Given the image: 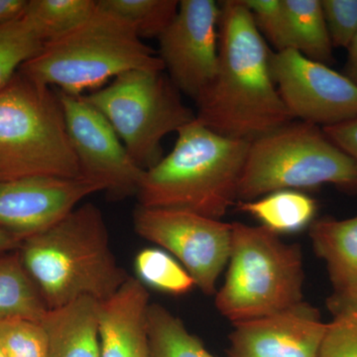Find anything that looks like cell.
Listing matches in <instances>:
<instances>
[{
	"mask_svg": "<svg viewBox=\"0 0 357 357\" xmlns=\"http://www.w3.org/2000/svg\"><path fill=\"white\" fill-rule=\"evenodd\" d=\"M98 7L131 25L141 40L159 38L178 8L176 0H98Z\"/></svg>",
	"mask_w": 357,
	"mask_h": 357,
	"instance_id": "obj_23",
	"label": "cell"
},
{
	"mask_svg": "<svg viewBox=\"0 0 357 357\" xmlns=\"http://www.w3.org/2000/svg\"><path fill=\"white\" fill-rule=\"evenodd\" d=\"M0 344L6 357H48V338L40 321L0 319Z\"/></svg>",
	"mask_w": 357,
	"mask_h": 357,
	"instance_id": "obj_26",
	"label": "cell"
},
{
	"mask_svg": "<svg viewBox=\"0 0 357 357\" xmlns=\"http://www.w3.org/2000/svg\"><path fill=\"white\" fill-rule=\"evenodd\" d=\"M149 305L146 286L131 276L112 297L100 302V357H151Z\"/></svg>",
	"mask_w": 357,
	"mask_h": 357,
	"instance_id": "obj_15",
	"label": "cell"
},
{
	"mask_svg": "<svg viewBox=\"0 0 357 357\" xmlns=\"http://www.w3.org/2000/svg\"><path fill=\"white\" fill-rule=\"evenodd\" d=\"M304 267L298 244L263 227L232 223L225 284L215 307L232 324L264 318L303 302Z\"/></svg>",
	"mask_w": 357,
	"mask_h": 357,
	"instance_id": "obj_6",
	"label": "cell"
},
{
	"mask_svg": "<svg viewBox=\"0 0 357 357\" xmlns=\"http://www.w3.org/2000/svg\"><path fill=\"white\" fill-rule=\"evenodd\" d=\"M325 184L357 192V164L319 126L293 121L251 141L237 201H255L274 192Z\"/></svg>",
	"mask_w": 357,
	"mask_h": 357,
	"instance_id": "obj_7",
	"label": "cell"
},
{
	"mask_svg": "<svg viewBox=\"0 0 357 357\" xmlns=\"http://www.w3.org/2000/svg\"><path fill=\"white\" fill-rule=\"evenodd\" d=\"M48 310L18 250L0 255V319L41 321Z\"/></svg>",
	"mask_w": 357,
	"mask_h": 357,
	"instance_id": "obj_18",
	"label": "cell"
},
{
	"mask_svg": "<svg viewBox=\"0 0 357 357\" xmlns=\"http://www.w3.org/2000/svg\"><path fill=\"white\" fill-rule=\"evenodd\" d=\"M18 252L49 310L83 297L105 302L130 277L112 252L102 211L91 203L26 237Z\"/></svg>",
	"mask_w": 357,
	"mask_h": 357,
	"instance_id": "obj_2",
	"label": "cell"
},
{
	"mask_svg": "<svg viewBox=\"0 0 357 357\" xmlns=\"http://www.w3.org/2000/svg\"><path fill=\"white\" fill-rule=\"evenodd\" d=\"M270 69L294 121L323 128L357 119V86L344 74L294 50L272 53Z\"/></svg>",
	"mask_w": 357,
	"mask_h": 357,
	"instance_id": "obj_10",
	"label": "cell"
},
{
	"mask_svg": "<svg viewBox=\"0 0 357 357\" xmlns=\"http://www.w3.org/2000/svg\"><path fill=\"white\" fill-rule=\"evenodd\" d=\"M79 178L60 93L18 70L0 89V181Z\"/></svg>",
	"mask_w": 357,
	"mask_h": 357,
	"instance_id": "obj_5",
	"label": "cell"
},
{
	"mask_svg": "<svg viewBox=\"0 0 357 357\" xmlns=\"http://www.w3.org/2000/svg\"><path fill=\"white\" fill-rule=\"evenodd\" d=\"M147 326L151 357H217L161 305H149Z\"/></svg>",
	"mask_w": 357,
	"mask_h": 357,
	"instance_id": "obj_22",
	"label": "cell"
},
{
	"mask_svg": "<svg viewBox=\"0 0 357 357\" xmlns=\"http://www.w3.org/2000/svg\"><path fill=\"white\" fill-rule=\"evenodd\" d=\"M310 237L333 284V294L326 302L328 309L354 299L357 296V215L342 220H314Z\"/></svg>",
	"mask_w": 357,
	"mask_h": 357,
	"instance_id": "obj_16",
	"label": "cell"
},
{
	"mask_svg": "<svg viewBox=\"0 0 357 357\" xmlns=\"http://www.w3.org/2000/svg\"><path fill=\"white\" fill-rule=\"evenodd\" d=\"M43 45L24 16L0 25V89L13 79L21 66L39 53Z\"/></svg>",
	"mask_w": 357,
	"mask_h": 357,
	"instance_id": "obj_25",
	"label": "cell"
},
{
	"mask_svg": "<svg viewBox=\"0 0 357 357\" xmlns=\"http://www.w3.org/2000/svg\"><path fill=\"white\" fill-rule=\"evenodd\" d=\"M28 0H0V25L22 18Z\"/></svg>",
	"mask_w": 357,
	"mask_h": 357,
	"instance_id": "obj_31",
	"label": "cell"
},
{
	"mask_svg": "<svg viewBox=\"0 0 357 357\" xmlns=\"http://www.w3.org/2000/svg\"><path fill=\"white\" fill-rule=\"evenodd\" d=\"M321 129L333 144L357 164V119Z\"/></svg>",
	"mask_w": 357,
	"mask_h": 357,
	"instance_id": "obj_30",
	"label": "cell"
},
{
	"mask_svg": "<svg viewBox=\"0 0 357 357\" xmlns=\"http://www.w3.org/2000/svg\"><path fill=\"white\" fill-rule=\"evenodd\" d=\"M0 357H6V352L2 349L1 344H0Z\"/></svg>",
	"mask_w": 357,
	"mask_h": 357,
	"instance_id": "obj_35",
	"label": "cell"
},
{
	"mask_svg": "<svg viewBox=\"0 0 357 357\" xmlns=\"http://www.w3.org/2000/svg\"><path fill=\"white\" fill-rule=\"evenodd\" d=\"M333 48H349L357 35V0H321Z\"/></svg>",
	"mask_w": 357,
	"mask_h": 357,
	"instance_id": "obj_28",
	"label": "cell"
},
{
	"mask_svg": "<svg viewBox=\"0 0 357 357\" xmlns=\"http://www.w3.org/2000/svg\"><path fill=\"white\" fill-rule=\"evenodd\" d=\"M83 96L109 122L144 171L163 158V138L196 119L163 70H129Z\"/></svg>",
	"mask_w": 357,
	"mask_h": 357,
	"instance_id": "obj_8",
	"label": "cell"
},
{
	"mask_svg": "<svg viewBox=\"0 0 357 357\" xmlns=\"http://www.w3.org/2000/svg\"><path fill=\"white\" fill-rule=\"evenodd\" d=\"M291 49L326 66L333 64V46L319 0H283Z\"/></svg>",
	"mask_w": 357,
	"mask_h": 357,
	"instance_id": "obj_20",
	"label": "cell"
},
{
	"mask_svg": "<svg viewBox=\"0 0 357 357\" xmlns=\"http://www.w3.org/2000/svg\"><path fill=\"white\" fill-rule=\"evenodd\" d=\"M132 70L165 68L129 23L98 7L83 24L45 43L18 70L61 93L84 96Z\"/></svg>",
	"mask_w": 357,
	"mask_h": 357,
	"instance_id": "obj_4",
	"label": "cell"
},
{
	"mask_svg": "<svg viewBox=\"0 0 357 357\" xmlns=\"http://www.w3.org/2000/svg\"><path fill=\"white\" fill-rule=\"evenodd\" d=\"M347 51H349V55L345 64L344 76L349 77L352 83L357 86V35L351 46L347 48Z\"/></svg>",
	"mask_w": 357,
	"mask_h": 357,
	"instance_id": "obj_33",
	"label": "cell"
},
{
	"mask_svg": "<svg viewBox=\"0 0 357 357\" xmlns=\"http://www.w3.org/2000/svg\"><path fill=\"white\" fill-rule=\"evenodd\" d=\"M330 311L332 312L333 316L342 314V312H356L357 314V296L354 299L349 301V302L330 309Z\"/></svg>",
	"mask_w": 357,
	"mask_h": 357,
	"instance_id": "obj_34",
	"label": "cell"
},
{
	"mask_svg": "<svg viewBox=\"0 0 357 357\" xmlns=\"http://www.w3.org/2000/svg\"><path fill=\"white\" fill-rule=\"evenodd\" d=\"M134 269L143 285L172 295H183L196 286L182 265L166 251L157 248L140 250L134 259Z\"/></svg>",
	"mask_w": 357,
	"mask_h": 357,
	"instance_id": "obj_24",
	"label": "cell"
},
{
	"mask_svg": "<svg viewBox=\"0 0 357 357\" xmlns=\"http://www.w3.org/2000/svg\"><path fill=\"white\" fill-rule=\"evenodd\" d=\"M319 357H357V314H335L328 328Z\"/></svg>",
	"mask_w": 357,
	"mask_h": 357,
	"instance_id": "obj_29",
	"label": "cell"
},
{
	"mask_svg": "<svg viewBox=\"0 0 357 357\" xmlns=\"http://www.w3.org/2000/svg\"><path fill=\"white\" fill-rule=\"evenodd\" d=\"M328 324L302 302L264 317L234 324L229 357H319Z\"/></svg>",
	"mask_w": 357,
	"mask_h": 357,
	"instance_id": "obj_14",
	"label": "cell"
},
{
	"mask_svg": "<svg viewBox=\"0 0 357 357\" xmlns=\"http://www.w3.org/2000/svg\"><path fill=\"white\" fill-rule=\"evenodd\" d=\"M256 27L277 52L292 50L287 13L283 0H243Z\"/></svg>",
	"mask_w": 357,
	"mask_h": 357,
	"instance_id": "obj_27",
	"label": "cell"
},
{
	"mask_svg": "<svg viewBox=\"0 0 357 357\" xmlns=\"http://www.w3.org/2000/svg\"><path fill=\"white\" fill-rule=\"evenodd\" d=\"M237 208L276 234H292L310 227L317 213L314 199L292 190L271 192L255 201L238 202Z\"/></svg>",
	"mask_w": 357,
	"mask_h": 357,
	"instance_id": "obj_19",
	"label": "cell"
},
{
	"mask_svg": "<svg viewBox=\"0 0 357 357\" xmlns=\"http://www.w3.org/2000/svg\"><path fill=\"white\" fill-rule=\"evenodd\" d=\"M59 93L81 177L102 185L109 199L137 196L145 171L131 158L109 122L83 96Z\"/></svg>",
	"mask_w": 357,
	"mask_h": 357,
	"instance_id": "obj_11",
	"label": "cell"
},
{
	"mask_svg": "<svg viewBox=\"0 0 357 357\" xmlns=\"http://www.w3.org/2000/svg\"><path fill=\"white\" fill-rule=\"evenodd\" d=\"M220 6L218 72L196 102V119L220 135L251 142L294 119L272 77V53L243 0Z\"/></svg>",
	"mask_w": 357,
	"mask_h": 357,
	"instance_id": "obj_1",
	"label": "cell"
},
{
	"mask_svg": "<svg viewBox=\"0 0 357 357\" xmlns=\"http://www.w3.org/2000/svg\"><path fill=\"white\" fill-rule=\"evenodd\" d=\"M102 185L84 178L27 177L0 181V227L25 239L49 229Z\"/></svg>",
	"mask_w": 357,
	"mask_h": 357,
	"instance_id": "obj_13",
	"label": "cell"
},
{
	"mask_svg": "<svg viewBox=\"0 0 357 357\" xmlns=\"http://www.w3.org/2000/svg\"><path fill=\"white\" fill-rule=\"evenodd\" d=\"M100 304L83 297L48 310L40 321L48 338V357H100Z\"/></svg>",
	"mask_w": 357,
	"mask_h": 357,
	"instance_id": "obj_17",
	"label": "cell"
},
{
	"mask_svg": "<svg viewBox=\"0 0 357 357\" xmlns=\"http://www.w3.org/2000/svg\"><path fill=\"white\" fill-rule=\"evenodd\" d=\"M23 241L22 237L0 227V255L17 251Z\"/></svg>",
	"mask_w": 357,
	"mask_h": 357,
	"instance_id": "obj_32",
	"label": "cell"
},
{
	"mask_svg": "<svg viewBox=\"0 0 357 357\" xmlns=\"http://www.w3.org/2000/svg\"><path fill=\"white\" fill-rule=\"evenodd\" d=\"M177 133L172 151L145 171L139 206L220 220L237 201L250 142L220 135L197 119Z\"/></svg>",
	"mask_w": 357,
	"mask_h": 357,
	"instance_id": "obj_3",
	"label": "cell"
},
{
	"mask_svg": "<svg viewBox=\"0 0 357 357\" xmlns=\"http://www.w3.org/2000/svg\"><path fill=\"white\" fill-rule=\"evenodd\" d=\"M133 225L138 236L175 256L204 294L217 293V282L229 259L232 223L192 211L138 204Z\"/></svg>",
	"mask_w": 357,
	"mask_h": 357,
	"instance_id": "obj_9",
	"label": "cell"
},
{
	"mask_svg": "<svg viewBox=\"0 0 357 357\" xmlns=\"http://www.w3.org/2000/svg\"><path fill=\"white\" fill-rule=\"evenodd\" d=\"M220 6L213 0H182L159 37L160 59L178 91L198 100L218 67Z\"/></svg>",
	"mask_w": 357,
	"mask_h": 357,
	"instance_id": "obj_12",
	"label": "cell"
},
{
	"mask_svg": "<svg viewBox=\"0 0 357 357\" xmlns=\"http://www.w3.org/2000/svg\"><path fill=\"white\" fill-rule=\"evenodd\" d=\"M96 9L98 0H28L24 18L45 44L83 24Z\"/></svg>",
	"mask_w": 357,
	"mask_h": 357,
	"instance_id": "obj_21",
	"label": "cell"
}]
</instances>
